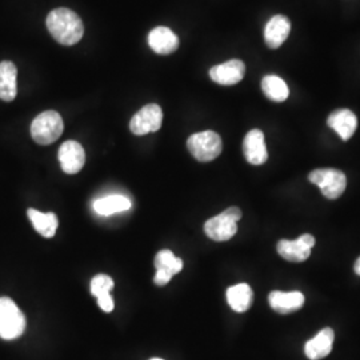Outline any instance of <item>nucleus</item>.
<instances>
[{
  "instance_id": "1",
  "label": "nucleus",
  "mask_w": 360,
  "mask_h": 360,
  "mask_svg": "<svg viewBox=\"0 0 360 360\" xmlns=\"http://www.w3.org/2000/svg\"><path fill=\"white\" fill-rule=\"evenodd\" d=\"M46 25L52 38L63 46L77 44L84 34L82 19L77 13L68 8L52 10L47 16Z\"/></svg>"
},
{
  "instance_id": "2",
  "label": "nucleus",
  "mask_w": 360,
  "mask_h": 360,
  "mask_svg": "<svg viewBox=\"0 0 360 360\" xmlns=\"http://www.w3.org/2000/svg\"><path fill=\"white\" fill-rule=\"evenodd\" d=\"M26 330L23 312L10 297H0V338L13 340L22 336Z\"/></svg>"
},
{
  "instance_id": "3",
  "label": "nucleus",
  "mask_w": 360,
  "mask_h": 360,
  "mask_svg": "<svg viewBox=\"0 0 360 360\" xmlns=\"http://www.w3.org/2000/svg\"><path fill=\"white\" fill-rule=\"evenodd\" d=\"M63 119L56 111H44L32 120L31 136L35 142L47 146L56 142L63 134Z\"/></svg>"
},
{
  "instance_id": "4",
  "label": "nucleus",
  "mask_w": 360,
  "mask_h": 360,
  "mask_svg": "<svg viewBox=\"0 0 360 360\" xmlns=\"http://www.w3.org/2000/svg\"><path fill=\"white\" fill-rule=\"evenodd\" d=\"M242 219V211L238 207H230L221 214L207 220L205 232L215 242L230 240L238 231V221Z\"/></svg>"
},
{
  "instance_id": "5",
  "label": "nucleus",
  "mask_w": 360,
  "mask_h": 360,
  "mask_svg": "<svg viewBox=\"0 0 360 360\" xmlns=\"http://www.w3.org/2000/svg\"><path fill=\"white\" fill-rule=\"evenodd\" d=\"M188 151L199 162H211L221 154V138L214 131L193 134L187 141Z\"/></svg>"
},
{
  "instance_id": "6",
  "label": "nucleus",
  "mask_w": 360,
  "mask_h": 360,
  "mask_svg": "<svg viewBox=\"0 0 360 360\" xmlns=\"http://www.w3.org/2000/svg\"><path fill=\"white\" fill-rule=\"evenodd\" d=\"M311 183L321 188L323 195L328 199L340 198L347 186L346 175L335 168L314 169L309 175Z\"/></svg>"
},
{
  "instance_id": "7",
  "label": "nucleus",
  "mask_w": 360,
  "mask_h": 360,
  "mask_svg": "<svg viewBox=\"0 0 360 360\" xmlns=\"http://www.w3.org/2000/svg\"><path fill=\"white\" fill-rule=\"evenodd\" d=\"M163 111L158 104H147L141 108L129 122V129L134 135L143 136L156 132L162 127Z\"/></svg>"
},
{
  "instance_id": "8",
  "label": "nucleus",
  "mask_w": 360,
  "mask_h": 360,
  "mask_svg": "<svg viewBox=\"0 0 360 360\" xmlns=\"http://www.w3.org/2000/svg\"><path fill=\"white\" fill-rule=\"evenodd\" d=\"M315 245V238L309 233L302 235L296 240H281L278 243L279 255L294 263H300L309 259L311 255V248Z\"/></svg>"
},
{
  "instance_id": "9",
  "label": "nucleus",
  "mask_w": 360,
  "mask_h": 360,
  "mask_svg": "<svg viewBox=\"0 0 360 360\" xmlns=\"http://www.w3.org/2000/svg\"><path fill=\"white\" fill-rule=\"evenodd\" d=\"M59 162L60 167L68 175L77 174L86 163V153L80 143L75 141H67L59 148Z\"/></svg>"
},
{
  "instance_id": "10",
  "label": "nucleus",
  "mask_w": 360,
  "mask_h": 360,
  "mask_svg": "<svg viewBox=\"0 0 360 360\" xmlns=\"http://www.w3.org/2000/svg\"><path fill=\"white\" fill-rule=\"evenodd\" d=\"M243 153L248 163L260 166L267 162L269 153L264 141V134L260 129H251L245 135L243 142Z\"/></svg>"
},
{
  "instance_id": "11",
  "label": "nucleus",
  "mask_w": 360,
  "mask_h": 360,
  "mask_svg": "<svg viewBox=\"0 0 360 360\" xmlns=\"http://www.w3.org/2000/svg\"><path fill=\"white\" fill-rule=\"evenodd\" d=\"M245 74V65L242 60L233 59L223 65H214L210 70V77L221 86H233L239 83Z\"/></svg>"
},
{
  "instance_id": "12",
  "label": "nucleus",
  "mask_w": 360,
  "mask_h": 360,
  "mask_svg": "<svg viewBox=\"0 0 360 360\" xmlns=\"http://www.w3.org/2000/svg\"><path fill=\"white\" fill-rule=\"evenodd\" d=\"M335 334L333 328H323L321 333L315 335L304 346L306 356L309 360H321L330 355L333 351Z\"/></svg>"
},
{
  "instance_id": "13",
  "label": "nucleus",
  "mask_w": 360,
  "mask_h": 360,
  "mask_svg": "<svg viewBox=\"0 0 360 360\" xmlns=\"http://www.w3.org/2000/svg\"><path fill=\"white\" fill-rule=\"evenodd\" d=\"M148 44L159 55H169L179 47V38L168 27H156L148 35Z\"/></svg>"
},
{
  "instance_id": "14",
  "label": "nucleus",
  "mask_w": 360,
  "mask_h": 360,
  "mask_svg": "<svg viewBox=\"0 0 360 360\" xmlns=\"http://www.w3.org/2000/svg\"><path fill=\"white\" fill-rule=\"evenodd\" d=\"M327 123L343 141H348L355 134L358 127L356 116L347 108H340L334 111L328 116Z\"/></svg>"
},
{
  "instance_id": "15",
  "label": "nucleus",
  "mask_w": 360,
  "mask_h": 360,
  "mask_svg": "<svg viewBox=\"0 0 360 360\" xmlns=\"http://www.w3.org/2000/svg\"><path fill=\"white\" fill-rule=\"evenodd\" d=\"M291 31V23L283 15L271 18L264 28V40L270 49H278L288 38Z\"/></svg>"
},
{
  "instance_id": "16",
  "label": "nucleus",
  "mask_w": 360,
  "mask_h": 360,
  "mask_svg": "<svg viewBox=\"0 0 360 360\" xmlns=\"http://www.w3.org/2000/svg\"><path fill=\"white\" fill-rule=\"evenodd\" d=\"M304 295L299 291L283 292V291H272L269 295V303L271 309L279 314H291L294 311L302 309L304 304Z\"/></svg>"
},
{
  "instance_id": "17",
  "label": "nucleus",
  "mask_w": 360,
  "mask_h": 360,
  "mask_svg": "<svg viewBox=\"0 0 360 360\" xmlns=\"http://www.w3.org/2000/svg\"><path fill=\"white\" fill-rule=\"evenodd\" d=\"M18 70L13 62L4 60L0 63V99L4 102H13L18 94L16 86Z\"/></svg>"
},
{
  "instance_id": "18",
  "label": "nucleus",
  "mask_w": 360,
  "mask_h": 360,
  "mask_svg": "<svg viewBox=\"0 0 360 360\" xmlns=\"http://www.w3.org/2000/svg\"><path fill=\"white\" fill-rule=\"evenodd\" d=\"M131 200L123 195H110L94 202V211L98 215L110 217L112 214L123 212L131 208Z\"/></svg>"
},
{
  "instance_id": "19",
  "label": "nucleus",
  "mask_w": 360,
  "mask_h": 360,
  "mask_svg": "<svg viewBox=\"0 0 360 360\" xmlns=\"http://www.w3.org/2000/svg\"><path fill=\"white\" fill-rule=\"evenodd\" d=\"M252 300L254 292L248 284H236L227 290V302L236 312H245L251 307Z\"/></svg>"
},
{
  "instance_id": "20",
  "label": "nucleus",
  "mask_w": 360,
  "mask_h": 360,
  "mask_svg": "<svg viewBox=\"0 0 360 360\" xmlns=\"http://www.w3.org/2000/svg\"><path fill=\"white\" fill-rule=\"evenodd\" d=\"M28 218L31 220L34 229L44 238H52L58 230V218L53 212H40L38 210L30 208L28 210Z\"/></svg>"
},
{
  "instance_id": "21",
  "label": "nucleus",
  "mask_w": 360,
  "mask_h": 360,
  "mask_svg": "<svg viewBox=\"0 0 360 360\" xmlns=\"http://www.w3.org/2000/svg\"><path fill=\"white\" fill-rule=\"evenodd\" d=\"M262 90L264 92V95L271 99L272 102H284L287 101L290 90L288 86L285 84L282 77H276V75H267L263 77L262 80Z\"/></svg>"
},
{
  "instance_id": "22",
  "label": "nucleus",
  "mask_w": 360,
  "mask_h": 360,
  "mask_svg": "<svg viewBox=\"0 0 360 360\" xmlns=\"http://www.w3.org/2000/svg\"><path fill=\"white\" fill-rule=\"evenodd\" d=\"M155 267L156 271H165L171 276L179 274L183 269V260L175 257L172 251L169 250H162L155 257Z\"/></svg>"
},
{
  "instance_id": "23",
  "label": "nucleus",
  "mask_w": 360,
  "mask_h": 360,
  "mask_svg": "<svg viewBox=\"0 0 360 360\" xmlns=\"http://www.w3.org/2000/svg\"><path fill=\"white\" fill-rule=\"evenodd\" d=\"M114 285H115V283H114L111 276L104 275V274L96 275L91 281V294L95 296V297L111 294V290L114 288Z\"/></svg>"
},
{
  "instance_id": "24",
  "label": "nucleus",
  "mask_w": 360,
  "mask_h": 360,
  "mask_svg": "<svg viewBox=\"0 0 360 360\" xmlns=\"http://www.w3.org/2000/svg\"><path fill=\"white\" fill-rule=\"evenodd\" d=\"M96 299H98V306L103 309L104 312H111L115 307V303H114V299H112L111 294L99 296Z\"/></svg>"
},
{
  "instance_id": "25",
  "label": "nucleus",
  "mask_w": 360,
  "mask_h": 360,
  "mask_svg": "<svg viewBox=\"0 0 360 360\" xmlns=\"http://www.w3.org/2000/svg\"><path fill=\"white\" fill-rule=\"evenodd\" d=\"M171 275L167 274V272H165V271H156V274H155L154 282L156 285H166V284L169 283V281H171Z\"/></svg>"
},
{
  "instance_id": "26",
  "label": "nucleus",
  "mask_w": 360,
  "mask_h": 360,
  "mask_svg": "<svg viewBox=\"0 0 360 360\" xmlns=\"http://www.w3.org/2000/svg\"><path fill=\"white\" fill-rule=\"evenodd\" d=\"M354 270L355 272L358 274L360 276V257L356 259V262H355V266H354Z\"/></svg>"
},
{
  "instance_id": "27",
  "label": "nucleus",
  "mask_w": 360,
  "mask_h": 360,
  "mask_svg": "<svg viewBox=\"0 0 360 360\" xmlns=\"http://www.w3.org/2000/svg\"><path fill=\"white\" fill-rule=\"evenodd\" d=\"M150 360H163V359H159V358H154V359H150Z\"/></svg>"
}]
</instances>
